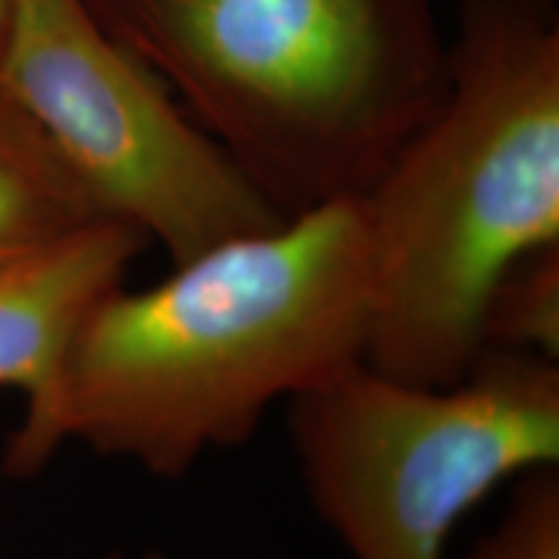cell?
<instances>
[{
  "label": "cell",
  "mask_w": 559,
  "mask_h": 559,
  "mask_svg": "<svg viewBox=\"0 0 559 559\" xmlns=\"http://www.w3.org/2000/svg\"><path fill=\"white\" fill-rule=\"evenodd\" d=\"M373 270L360 200L223 241L83 317L52 389L24 409L3 472L32 477L66 443L179 479L366 358Z\"/></svg>",
  "instance_id": "obj_1"
},
{
  "label": "cell",
  "mask_w": 559,
  "mask_h": 559,
  "mask_svg": "<svg viewBox=\"0 0 559 559\" xmlns=\"http://www.w3.org/2000/svg\"><path fill=\"white\" fill-rule=\"evenodd\" d=\"M370 368L445 386L481 355L495 283L559 243V24L526 0H464L436 111L360 194Z\"/></svg>",
  "instance_id": "obj_2"
},
{
  "label": "cell",
  "mask_w": 559,
  "mask_h": 559,
  "mask_svg": "<svg viewBox=\"0 0 559 559\" xmlns=\"http://www.w3.org/2000/svg\"><path fill=\"white\" fill-rule=\"evenodd\" d=\"M283 218L360 198L436 111L432 0H86Z\"/></svg>",
  "instance_id": "obj_3"
},
{
  "label": "cell",
  "mask_w": 559,
  "mask_h": 559,
  "mask_svg": "<svg viewBox=\"0 0 559 559\" xmlns=\"http://www.w3.org/2000/svg\"><path fill=\"white\" fill-rule=\"evenodd\" d=\"M288 425L306 495L353 559H445L492 489L559 464V360L481 353L445 386L355 360L290 400Z\"/></svg>",
  "instance_id": "obj_4"
},
{
  "label": "cell",
  "mask_w": 559,
  "mask_h": 559,
  "mask_svg": "<svg viewBox=\"0 0 559 559\" xmlns=\"http://www.w3.org/2000/svg\"><path fill=\"white\" fill-rule=\"evenodd\" d=\"M0 83L104 218L171 264L285 221L86 0H21Z\"/></svg>",
  "instance_id": "obj_5"
},
{
  "label": "cell",
  "mask_w": 559,
  "mask_h": 559,
  "mask_svg": "<svg viewBox=\"0 0 559 559\" xmlns=\"http://www.w3.org/2000/svg\"><path fill=\"white\" fill-rule=\"evenodd\" d=\"M145 247L128 223L99 218L37 254L0 264V389H16L24 409L37 407L83 317L124 283Z\"/></svg>",
  "instance_id": "obj_6"
},
{
  "label": "cell",
  "mask_w": 559,
  "mask_h": 559,
  "mask_svg": "<svg viewBox=\"0 0 559 559\" xmlns=\"http://www.w3.org/2000/svg\"><path fill=\"white\" fill-rule=\"evenodd\" d=\"M99 218L79 177L0 83V264L37 254Z\"/></svg>",
  "instance_id": "obj_7"
},
{
  "label": "cell",
  "mask_w": 559,
  "mask_h": 559,
  "mask_svg": "<svg viewBox=\"0 0 559 559\" xmlns=\"http://www.w3.org/2000/svg\"><path fill=\"white\" fill-rule=\"evenodd\" d=\"M481 353L559 360V243L510 264L481 313Z\"/></svg>",
  "instance_id": "obj_8"
},
{
  "label": "cell",
  "mask_w": 559,
  "mask_h": 559,
  "mask_svg": "<svg viewBox=\"0 0 559 559\" xmlns=\"http://www.w3.org/2000/svg\"><path fill=\"white\" fill-rule=\"evenodd\" d=\"M466 559H559V464L515 479L502 519Z\"/></svg>",
  "instance_id": "obj_9"
},
{
  "label": "cell",
  "mask_w": 559,
  "mask_h": 559,
  "mask_svg": "<svg viewBox=\"0 0 559 559\" xmlns=\"http://www.w3.org/2000/svg\"><path fill=\"white\" fill-rule=\"evenodd\" d=\"M19 9H21V0H0V58H3L5 45H9Z\"/></svg>",
  "instance_id": "obj_10"
},
{
  "label": "cell",
  "mask_w": 559,
  "mask_h": 559,
  "mask_svg": "<svg viewBox=\"0 0 559 559\" xmlns=\"http://www.w3.org/2000/svg\"><path fill=\"white\" fill-rule=\"evenodd\" d=\"M526 3L536 5V9H544V11H555V13H557V0H526Z\"/></svg>",
  "instance_id": "obj_11"
},
{
  "label": "cell",
  "mask_w": 559,
  "mask_h": 559,
  "mask_svg": "<svg viewBox=\"0 0 559 559\" xmlns=\"http://www.w3.org/2000/svg\"><path fill=\"white\" fill-rule=\"evenodd\" d=\"M111 559H120V557H111ZM145 559H164L160 555H156V551H153V555H148Z\"/></svg>",
  "instance_id": "obj_12"
}]
</instances>
